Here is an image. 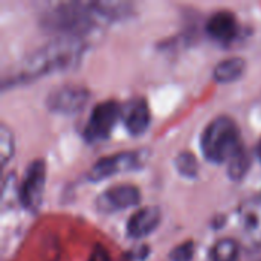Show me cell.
<instances>
[{"label": "cell", "mask_w": 261, "mask_h": 261, "mask_svg": "<svg viewBox=\"0 0 261 261\" xmlns=\"http://www.w3.org/2000/svg\"><path fill=\"white\" fill-rule=\"evenodd\" d=\"M81 50H83V44L76 38V35L55 40L43 46L41 49L35 50L34 54H31L21 64V69L15 73V78L18 80L35 78L38 75H44L55 69L67 67L78 60Z\"/></svg>", "instance_id": "1"}, {"label": "cell", "mask_w": 261, "mask_h": 261, "mask_svg": "<svg viewBox=\"0 0 261 261\" xmlns=\"http://www.w3.org/2000/svg\"><path fill=\"white\" fill-rule=\"evenodd\" d=\"M200 145L203 156L214 164L229 162L243 150L240 132L234 119L228 116H219L210 122L202 135Z\"/></svg>", "instance_id": "2"}, {"label": "cell", "mask_w": 261, "mask_h": 261, "mask_svg": "<svg viewBox=\"0 0 261 261\" xmlns=\"http://www.w3.org/2000/svg\"><path fill=\"white\" fill-rule=\"evenodd\" d=\"M119 116H121V106L116 101L107 99V101L96 104L84 128V133H83L84 138L89 142L106 139L110 135L112 128L115 127Z\"/></svg>", "instance_id": "3"}, {"label": "cell", "mask_w": 261, "mask_h": 261, "mask_svg": "<svg viewBox=\"0 0 261 261\" xmlns=\"http://www.w3.org/2000/svg\"><path fill=\"white\" fill-rule=\"evenodd\" d=\"M44 182H46L44 161L35 159L34 162L29 164L18 191V199L23 208L29 211H37L40 208L43 191H44Z\"/></svg>", "instance_id": "4"}, {"label": "cell", "mask_w": 261, "mask_h": 261, "mask_svg": "<svg viewBox=\"0 0 261 261\" xmlns=\"http://www.w3.org/2000/svg\"><path fill=\"white\" fill-rule=\"evenodd\" d=\"M89 99V92L81 86H61L47 95L46 104L50 112L72 115L80 112Z\"/></svg>", "instance_id": "5"}, {"label": "cell", "mask_w": 261, "mask_h": 261, "mask_svg": "<svg viewBox=\"0 0 261 261\" xmlns=\"http://www.w3.org/2000/svg\"><path fill=\"white\" fill-rule=\"evenodd\" d=\"M139 200H141L139 190L133 185L124 184V185H116V187L106 190L99 196L96 205H98L99 211L115 213V211H121V210L135 206L139 203Z\"/></svg>", "instance_id": "6"}, {"label": "cell", "mask_w": 261, "mask_h": 261, "mask_svg": "<svg viewBox=\"0 0 261 261\" xmlns=\"http://www.w3.org/2000/svg\"><path fill=\"white\" fill-rule=\"evenodd\" d=\"M138 154L136 153H118L113 156H107L99 159L87 173V179L92 182H98L115 176L121 171L132 170L138 165Z\"/></svg>", "instance_id": "7"}, {"label": "cell", "mask_w": 261, "mask_h": 261, "mask_svg": "<svg viewBox=\"0 0 261 261\" xmlns=\"http://www.w3.org/2000/svg\"><path fill=\"white\" fill-rule=\"evenodd\" d=\"M121 116L130 135L139 136L150 125L148 104L142 98H133L121 107Z\"/></svg>", "instance_id": "8"}, {"label": "cell", "mask_w": 261, "mask_h": 261, "mask_svg": "<svg viewBox=\"0 0 261 261\" xmlns=\"http://www.w3.org/2000/svg\"><path fill=\"white\" fill-rule=\"evenodd\" d=\"M161 222V211L156 206H148L136 211L127 223V232L133 239H142L151 234Z\"/></svg>", "instance_id": "9"}, {"label": "cell", "mask_w": 261, "mask_h": 261, "mask_svg": "<svg viewBox=\"0 0 261 261\" xmlns=\"http://www.w3.org/2000/svg\"><path fill=\"white\" fill-rule=\"evenodd\" d=\"M239 24L236 20V15L229 11H219L213 14L206 23V32L222 43L232 41L237 35Z\"/></svg>", "instance_id": "10"}, {"label": "cell", "mask_w": 261, "mask_h": 261, "mask_svg": "<svg viewBox=\"0 0 261 261\" xmlns=\"http://www.w3.org/2000/svg\"><path fill=\"white\" fill-rule=\"evenodd\" d=\"M246 69V63L243 58L234 57V58H228L220 61L216 69H214V78L219 83H231L239 80L243 72Z\"/></svg>", "instance_id": "11"}, {"label": "cell", "mask_w": 261, "mask_h": 261, "mask_svg": "<svg viewBox=\"0 0 261 261\" xmlns=\"http://www.w3.org/2000/svg\"><path fill=\"white\" fill-rule=\"evenodd\" d=\"M246 210H243V225H245V231L248 234H252L257 237V240H260L261 236V203H254V205H248L245 206Z\"/></svg>", "instance_id": "12"}, {"label": "cell", "mask_w": 261, "mask_h": 261, "mask_svg": "<svg viewBox=\"0 0 261 261\" xmlns=\"http://www.w3.org/2000/svg\"><path fill=\"white\" fill-rule=\"evenodd\" d=\"M211 254L214 261H236L239 254V246L231 239H222L216 243Z\"/></svg>", "instance_id": "13"}, {"label": "cell", "mask_w": 261, "mask_h": 261, "mask_svg": "<svg viewBox=\"0 0 261 261\" xmlns=\"http://www.w3.org/2000/svg\"><path fill=\"white\" fill-rule=\"evenodd\" d=\"M174 165L177 168V171L185 176V177H196L197 176V170H199V164L197 159L193 153L190 151H182L177 154Z\"/></svg>", "instance_id": "14"}, {"label": "cell", "mask_w": 261, "mask_h": 261, "mask_svg": "<svg viewBox=\"0 0 261 261\" xmlns=\"http://www.w3.org/2000/svg\"><path fill=\"white\" fill-rule=\"evenodd\" d=\"M249 168V156L246 154L245 148L239 151L229 162H228V174L231 179L239 180L242 179Z\"/></svg>", "instance_id": "15"}, {"label": "cell", "mask_w": 261, "mask_h": 261, "mask_svg": "<svg viewBox=\"0 0 261 261\" xmlns=\"http://www.w3.org/2000/svg\"><path fill=\"white\" fill-rule=\"evenodd\" d=\"M14 153V141H12V135L8 130V127L3 124L0 127V154H2V162L6 164L9 161V158Z\"/></svg>", "instance_id": "16"}, {"label": "cell", "mask_w": 261, "mask_h": 261, "mask_svg": "<svg viewBox=\"0 0 261 261\" xmlns=\"http://www.w3.org/2000/svg\"><path fill=\"white\" fill-rule=\"evenodd\" d=\"M194 255V245L193 242H185L176 246L170 252V260L171 261H191Z\"/></svg>", "instance_id": "17"}, {"label": "cell", "mask_w": 261, "mask_h": 261, "mask_svg": "<svg viewBox=\"0 0 261 261\" xmlns=\"http://www.w3.org/2000/svg\"><path fill=\"white\" fill-rule=\"evenodd\" d=\"M89 261H110V257H109L107 251H106L101 245H96L95 249H93V252H92V255H90V258H89Z\"/></svg>", "instance_id": "18"}, {"label": "cell", "mask_w": 261, "mask_h": 261, "mask_svg": "<svg viewBox=\"0 0 261 261\" xmlns=\"http://www.w3.org/2000/svg\"><path fill=\"white\" fill-rule=\"evenodd\" d=\"M257 154H258V158H260L261 161V139L260 142H258V145H257Z\"/></svg>", "instance_id": "19"}]
</instances>
